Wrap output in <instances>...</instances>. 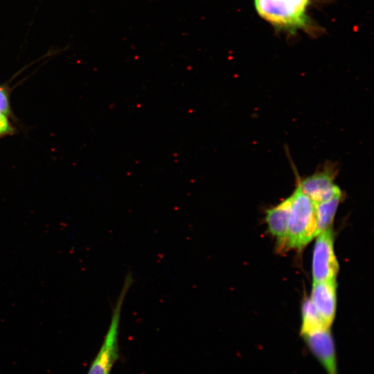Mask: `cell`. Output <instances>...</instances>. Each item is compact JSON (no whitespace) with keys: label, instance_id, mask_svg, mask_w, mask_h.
Returning <instances> with one entry per match:
<instances>
[{"label":"cell","instance_id":"6da1fadb","mask_svg":"<svg viewBox=\"0 0 374 374\" xmlns=\"http://www.w3.org/2000/svg\"><path fill=\"white\" fill-rule=\"evenodd\" d=\"M310 3V0H253L259 17L276 30L292 35L316 30L308 15Z\"/></svg>","mask_w":374,"mask_h":374},{"label":"cell","instance_id":"7a4b0ae2","mask_svg":"<svg viewBox=\"0 0 374 374\" xmlns=\"http://www.w3.org/2000/svg\"><path fill=\"white\" fill-rule=\"evenodd\" d=\"M291 197L285 245L301 249L317 236L316 204L296 186Z\"/></svg>","mask_w":374,"mask_h":374},{"label":"cell","instance_id":"3957f363","mask_svg":"<svg viewBox=\"0 0 374 374\" xmlns=\"http://www.w3.org/2000/svg\"><path fill=\"white\" fill-rule=\"evenodd\" d=\"M133 281L131 274H127L120 294L113 307L108 330L87 374H110L114 365L119 358L118 335L121 314L123 302Z\"/></svg>","mask_w":374,"mask_h":374},{"label":"cell","instance_id":"277c9868","mask_svg":"<svg viewBox=\"0 0 374 374\" xmlns=\"http://www.w3.org/2000/svg\"><path fill=\"white\" fill-rule=\"evenodd\" d=\"M336 168L330 163L319 171L297 180V187L315 204L326 202L341 195V191L335 184Z\"/></svg>","mask_w":374,"mask_h":374},{"label":"cell","instance_id":"5b68a950","mask_svg":"<svg viewBox=\"0 0 374 374\" xmlns=\"http://www.w3.org/2000/svg\"><path fill=\"white\" fill-rule=\"evenodd\" d=\"M333 243V233L330 228L317 235L312 258L313 282L335 279L339 266Z\"/></svg>","mask_w":374,"mask_h":374},{"label":"cell","instance_id":"8992f818","mask_svg":"<svg viewBox=\"0 0 374 374\" xmlns=\"http://www.w3.org/2000/svg\"><path fill=\"white\" fill-rule=\"evenodd\" d=\"M301 337L327 374H338L337 350L330 328L314 330Z\"/></svg>","mask_w":374,"mask_h":374},{"label":"cell","instance_id":"52a82bcc","mask_svg":"<svg viewBox=\"0 0 374 374\" xmlns=\"http://www.w3.org/2000/svg\"><path fill=\"white\" fill-rule=\"evenodd\" d=\"M313 283L310 299L323 321L330 327L336 311L335 279Z\"/></svg>","mask_w":374,"mask_h":374},{"label":"cell","instance_id":"ba28073f","mask_svg":"<svg viewBox=\"0 0 374 374\" xmlns=\"http://www.w3.org/2000/svg\"><path fill=\"white\" fill-rule=\"evenodd\" d=\"M290 207V196L266 212L265 220L269 231L277 238L280 246H285Z\"/></svg>","mask_w":374,"mask_h":374},{"label":"cell","instance_id":"9c48e42d","mask_svg":"<svg viewBox=\"0 0 374 374\" xmlns=\"http://www.w3.org/2000/svg\"><path fill=\"white\" fill-rule=\"evenodd\" d=\"M341 195H337L326 202L316 204L317 236L330 228L340 202Z\"/></svg>","mask_w":374,"mask_h":374},{"label":"cell","instance_id":"30bf717a","mask_svg":"<svg viewBox=\"0 0 374 374\" xmlns=\"http://www.w3.org/2000/svg\"><path fill=\"white\" fill-rule=\"evenodd\" d=\"M330 328L317 312L310 299L306 300L303 305L301 335L314 330Z\"/></svg>","mask_w":374,"mask_h":374},{"label":"cell","instance_id":"8fae6325","mask_svg":"<svg viewBox=\"0 0 374 374\" xmlns=\"http://www.w3.org/2000/svg\"><path fill=\"white\" fill-rule=\"evenodd\" d=\"M0 112L15 118L10 103V89L7 84H0Z\"/></svg>","mask_w":374,"mask_h":374},{"label":"cell","instance_id":"7c38bea8","mask_svg":"<svg viewBox=\"0 0 374 374\" xmlns=\"http://www.w3.org/2000/svg\"><path fill=\"white\" fill-rule=\"evenodd\" d=\"M10 119L12 118L0 112V139L12 136L17 132V129Z\"/></svg>","mask_w":374,"mask_h":374}]
</instances>
